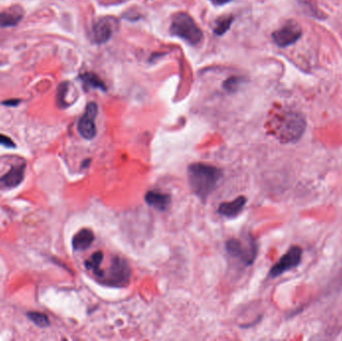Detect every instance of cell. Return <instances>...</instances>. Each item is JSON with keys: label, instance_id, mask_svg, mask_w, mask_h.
Here are the masks:
<instances>
[{"label": "cell", "instance_id": "4fadbf2b", "mask_svg": "<svg viewBox=\"0 0 342 341\" xmlns=\"http://www.w3.org/2000/svg\"><path fill=\"white\" fill-rule=\"evenodd\" d=\"M94 241V234L90 229H81L72 239V246L75 250H85L90 247Z\"/></svg>", "mask_w": 342, "mask_h": 341}, {"label": "cell", "instance_id": "44dd1931", "mask_svg": "<svg viewBox=\"0 0 342 341\" xmlns=\"http://www.w3.org/2000/svg\"><path fill=\"white\" fill-rule=\"evenodd\" d=\"M0 144L5 146V147H8V148H14L16 146L11 138H9L8 136L3 135V134H0Z\"/></svg>", "mask_w": 342, "mask_h": 341}, {"label": "cell", "instance_id": "7a4b0ae2", "mask_svg": "<svg viewBox=\"0 0 342 341\" xmlns=\"http://www.w3.org/2000/svg\"><path fill=\"white\" fill-rule=\"evenodd\" d=\"M170 33L190 45H198L203 39V32L186 12H177L172 16Z\"/></svg>", "mask_w": 342, "mask_h": 341}, {"label": "cell", "instance_id": "ac0fdd59", "mask_svg": "<svg viewBox=\"0 0 342 341\" xmlns=\"http://www.w3.org/2000/svg\"><path fill=\"white\" fill-rule=\"evenodd\" d=\"M27 316L32 322H34L39 327H47L49 325V319H48V316L44 313L37 312V311H31L27 313Z\"/></svg>", "mask_w": 342, "mask_h": 341}, {"label": "cell", "instance_id": "9a60e30c", "mask_svg": "<svg viewBox=\"0 0 342 341\" xmlns=\"http://www.w3.org/2000/svg\"><path fill=\"white\" fill-rule=\"evenodd\" d=\"M102 260H103V253L101 251H97L94 254H92V256L85 262L86 268L89 270H92L93 273L98 278H101L104 273V271L100 269Z\"/></svg>", "mask_w": 342, "mask_h": 341}, {"label": "cell", "instance_id": "2e32d148", "mask_svg": "<svg viewBox=\"0 0 342 341\" xmlns=\"http://www.w3.org/2000/svg\"><path fill=\"white\" fill-rule=\"evenodd\" d=\"M81 80L87 88H95L106 91V86L103 81L93 72H85L80 75Z\"/></svg>", "mask_w": 342, "mask_h": 341}, {"label": "cell", "instance_id": "277c9868", "mask_svg": "<svg viewBox=\"0 0 342 341\" xmlns=\"http://www.w3.org/2000/svg\"><path fill=\"white\" fill-rule=\"evenodd\" d=\"M131 277V269L126 261L119 257H115L111 261L107 275L105 274L101 279L103 283L110 286H124Z\"/></svg>", "mask_w": 342, "mask_h": 341}, {"label": "cell", "instance_id": "5b68a950", "mask_svg": "<svg viewBox=\"0 0 342 341\" xmlns=\"http://www.w3.org/2000/svg\"><path fill=\"white\" fill-rule=\"evenodd\" d=\"M226 250L246 265H250L254 261L257 252L256 244L251 239L246 243L238 239H229L226 242Z\"/></svg>", "mask_w": 342, "mask_h": 341}, {"label": "cell", "instance_id": "603a6c76", "mask_svg": "<svg viewBox=\"0 0 342 341\" xmlns=\"http://www.w3.org/2000/svg\"><path fill=\"white\" fill-rule=\"evenodd\" d=\"M233 1V0H211V2L215 5H224Z\"/></svg>", "mask_w": 342, "mask_h": 341}, {"label": "cell", "instance_id": "e0dca14e", "mask_svg": "<svg viewBox=\"0 0 342 341\" xmlns=\"http://www.w3.org/2000/svg\"><path fill=\"white\" fill-rule=\"evenodd\" d=\"M233 21H234V18H233L232 15L221 16V17H219L215 22V26L213 29L214 33L219 36L225 34L226 32L229 30V28L231 27V24Z\"/></svg>", "mask_w": 342, "mask_h": 341}, {"label": "cell", "instance_id": "6da1fadb", "mask_svg": "<svg viewBox=\"0 0 342 341\" xmlns=\"http://www.w3.org/2000/svg\"><path fill=\"white\" fill-rule=\"evenodd\" d=\"M222 171L216 166L206 163H193L188 167V180L195 195L202 200L208 198L216 188Z\"/></svg>", "mask_w": 342, "mask_h": 341}, {"label": "cell", "instance_id": "52a82bcc", "mask_svg": "<svg viewBox=\"0 0 342 341\" xmlns=\"http://www.w3.org/2000/svg\"><path fill=\"white\" fill-rule=\"evenodd\" d=\"M302 249L299 246H292L289 250L279 259L278 262L274 264L270 269L269 275L271 277H277L284 272L295 268L301 261Z\"/></svg>", "mask_w": 342, "mask_h": 341}, {"label": "cell", "instance_id": "ba28073f", "mask_svg": "<svg viewBox=\"0 0 342 341\" xmlns=\"http://www.w3.org/2000/svg\"><path fill=\"white\" fill-rule=\"evenodd\" d=\"M97 113H98V106H97L95 102H90L86 105L83 115L79 119L78 132L81 136L87 140L94 138L97 133L95 125Z\"/></svg>", "mask_w": 342, "mask_h": 341}, {"label": "cell", "instance_id": "8fae6325", "mask_svg": "<svg viewBox=\"0 0 342 341\" xmlns=\"http://www.w3.org/2000/svg\"><path fill=\"white\" fill-rule=\"evenodd\" d=\"M25 165L13 166L6 174L0 178V183L7 188L18 186L24 179Z\"/></svg>", "mask_w": 342, "mask_h": 341}, {"label": "cell", "instance_id": "d6986e66", "mask_svg": "<svg viewBox=\"0 0 342 341\" xmlns=\"http://www.w3.org/2000/svg\"><path fill=\"white\" fill-rule=\"evenodd\" d=\"M68 86L69 83L68 82H63L58 86V90H57V103L59 104V106L61 107H65L67 106V102H66V94L68 92Z\"/></svg>", "mask_w": 342, "mask_h": 341}, {"label": "cell", "instance_id": "ffe728a7", "mask_svg": "<svg viewBox=\"0 0 342 341\" xmlns=\"http://www.w3.org/2000/svg\"><path fill=\"white\" fill-rule=\"evenodd\" d=\"M242 82V78L237 76H231L223 82V87L229 92H234Z\"/></svg>", "mask_w": 342, "mask_h": 341}, {"label": "cell", "instance_id": "3957f363", "mask_svg": "<svg viewBox=\"0 0 342 341\" xmlns=\"http://www.w3.org/2000/svg\"><path fill=\"white\" fill-rule=\"evenodd\" d=\"M306 122L298 112L287 111L279 115L275 124V131L278 138L284 142L298 140L304 130Z\"/></svg>", "mask_w": 342, "mask_h": 341}, {"label": "cell", "instance_id": "7c38bea8", "mask_svg": "<svg viewBox=\"0 0 342 341\" xmlns=\"http://www.w3.org/2000/svg\"><path fill=\"white\" fill-rule=\"evenodd\" d=\"M145 201L148 205L160 211H164L169 207L171 203V197L169 194L157 191H148L145 194Z\"/></svg>", "mask_w": 342, "mask_h": 341}, {"label": "cell", "instance_id": "8992f818", "mask_svg": "<svg viewBox=\"0 0 342 341\" xmlns=\"http://www.w3.org/2000/svg\"><path fill=\"white\" fill-rule=\"evenodd\" d=\"M302 36V28L295 20H288L281 28L272 33V39L279 47L294 44Z\"/></svg>", "mask_w": 342, "mask_h": 341}, {"label": "cell", "instance_id": "30bf717a", "mask_svg": "<svg viewBox=\"0 0 342 341\" xmlns=\"http://www.w3.org/2000/svg\"><path fill=\"white\" fill-rule=\"evenodd\" d=\"M247 202L245 196H239L236 199L228 202H223L218 207V213L226 217H235L238 215Z\"/></svg>", "mask_w": 342, "mask_h": 341}, {"label": "cell", "instance_id": "5bb4252c", "mask_svg": "<svg viewBox=\"0 0 342 341\" xmlns=\"http://www.w3.org/2000/svg\"><path fill=\"white\" fill-rule=\"evenodd\" d=\"M22 19V12L20 9H9L0 12V26L12 27L17 25Z\"/></svg>", "mask_w": 342, "mask_h": 341}, {"label": "cell", "instance_id": "7402d4cb", "mask_svg": "<svg viewBox=\"0 0 342 341\" xmlns=\"http://www.w3.org/2000/svg\"><path fill=\"white\" fill-rule=\"evenodd\" d=\"M20 102V99H9L6 101H3L2 104L6 105V106H17Z\"/></svg>", "mask_w": 342, "mask_h": 341}, {"label": "cell", "instance_id": "9c48e42d", "mask_svg": "<svg viewBox=\"0 0 342 341\" xmlns=\"http://www.w3.org/2000/svg\"><path fill=\"white\" fill-rule=\"evenodd\" d=\"M116 20L110 16L100 18L97 21L92 30V39L94 42L102 44L106 43L113 35V32L115 30Z\"/></svg>", "mask_w": 342, "mask_h": 341}]
</instances>
